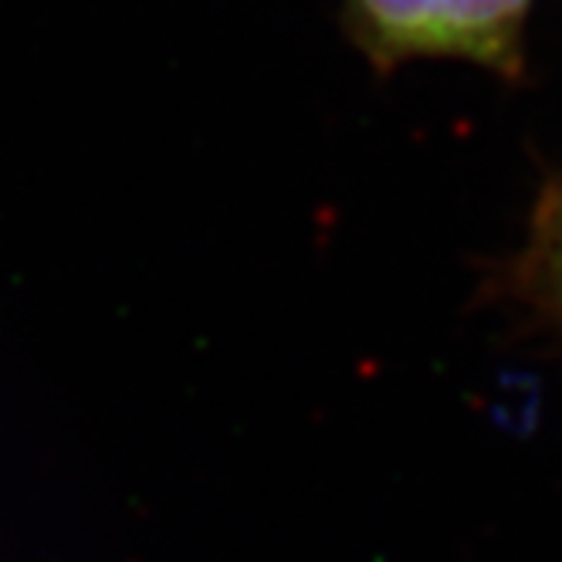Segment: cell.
I'll use <instances>...</instances> for the list:
<instances>
[{
	"label": "cell",
	"instance_id": "6da1fadb",
	"mask_svg": "<svg viewBox=\"0 0 562 562\" xmlns=\"http://www.w3.org/2000/svg\"><path fill=\"white\" fill-rule=\"evenodd\" d=\"M529 0H352V21L380 58H468L512 65Z\"/></svg>",
	"mask_w": 562,
	"mask_h": 562
},
{
	"label": "cell",
	"instance_id": "7a4b0ae2",
	"mask_svg": "<svg viewBox=\"0 0 562 562\" xmlns=\"http://www.w3.org/2000/svg\"><path fill=\"white\" fill-rule=\"evenodd\" d=\"M539 271L549 295L562 308V196L552 204V211L542 217V234H539Z\"/></svg>",
	"mask_w": 562,
	"mask_h": 562
}]
</instances>
